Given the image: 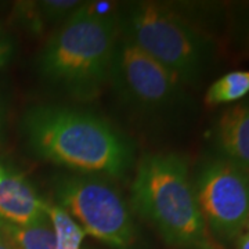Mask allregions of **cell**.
Here are the masks:
<instances>
[{"mask_svg": "<svg viewBox=\"0 0 249 249\" xmlns=\"http://www.w3.org/2000/svg\"><path fill=\"white\" fill-rule=\"evenodd\" d=\"M55 238V249H80L86 232L58 205H50L47 209Z\"/></svg>", "mask_w": 249, "mask_h": 249, "instance_id": "obj_13", "label": "cell"}, {"mask_svg": "<svg viewBox=\"0 0 249 249\" xmlns=\"http://www.w3.org/2000/svg\"><path fill=\"white\" fill-rule=\"evenodd\" d=\"M205 249H212V247H211V245H208V247H206Z\"/></svg>", "mask_w": 249, "mask_h": 249, "instance_id": "obj_19", "label": "cell"}, {"mask_svg": "<svg viewBox=\"0 0 249 249\" xmlns=\"http://www.w3.org/2000/svg\"><path fill=\"white\" fill-rule=\"evenodd\" d=\"M53 193L55 205L86 234L116 249H126L133 244L132 212L108 180L96 175H61L54 180Z\"/></svg>", "mask_w": 249, "mask_h": 249, "instance_id": "obj_5", "label": "cell"}, {"mask_svg": "<svg viewBox=\"0 0 249 249\" xmlns=\"http://www.w3.org/2000/svg\"><path fill=\"white\" fill-rule=\"evenodd\" d=\"M121 32L183 85L202 79L216 58V43L170 6L136 1L119 13Z\"/></svg>", "mask_w": 249, "mask_h": 249, "instance_id": "obj_4", "label": "cell"}, {"mask_svg": "<svg viewBox=\"0 0 249 249\" xmlns=\"http://www.w3.org/2000/svg\"><path fill=\"white\" fill-rule=\"evenodd\" d=\"M108 85L124 106L144 115L169 114L186 100L183 83L122 32Z\"/></svg>", "mask_w": 249, "mask_h": 249, "instance_id": "obj_6", "label": "cell"}, {"mask_svg": "<svg viewBox=\"0 0 249 249\" xmlns=\"http://www.w3.org/2000/svg\"><path fill=\"white\" fill-rule=\"evenodd\" d=\"M0 238H3V222L0 220Z\"/></svg>", "mask_w": 249, "mask_h": 249, "instance_id": "obj_18", "label": "cell"}, {"mask_svg": "<svg viewBox=\"0 0 249 249\" xmlns=\"http://www.w3.org/2000/svg\"><path fill=\"white\" fill-rule=\"evenodd\" d=\"M194 190L206 230L223 242L237 240L249 219L248 170L217 157L199 169Z\"/></svg>", "mask_w": 249, "mask_h": 249, "instance_id": "obj_7", "label": "cell"}, {"mask_svg": "<svg viewBox=\"0 0 249 249\" xmlns=\"http://www.w3.org/2000/svg\"><path fill=\"white\" fill-rule=\"evenodd\" d=\"M0 249H14L4 238H0Z\"/></svg>", "mask_w": 249, "mask_h": 249, "instance_id": "obj_17", "label": "cell"}, {"mask_svg": "<svg viewBox=\"0 0 249 249\" xmlns=\"http://www.w3.org/2000/svg\"><path fill=\"white\" fill-rule=\"evenodd\" d=\"M14 55V43L1 28H0V68L6 67Z\"/></svg>", "mask_w": 249, "mask_h": 249, "instance_id": "obj_14", "label": "cell"}, {"mask_svg": "<svg viewBox=\"0 0 249 249\" xmlns=\"http://www.w3.org/2000/svg\"><path fill=\"white\" fill-rule=\"evenodd\" d=\"M49 204L24 175L0 169V220L29 226L49 219Z\"/></svg>", "mask_w": 249, "mask_h": 249, "instance_id": "obj_8", "label": "cell"}, {"mask_svg": "<svg viewBox=\"0 0 249 249\" xmlns=\"http://www.w3.org/2000/svg\"><path fill=\"white\" fill-rule=\"evenodd\" d=\"M119 37V14L83 3L47 39L39 75L76 101L94 100L109 82Z\"/></svg>", "mask_w": 249, "mask_h": 249, "instance_id": "obj_2", "label": "cell"}, {"mask_svg": "<svg viewBox=\"0 0 249 249\" xmlns=\"http://www.w3.org/2000/svg\"><path fill=\"white\" fill-rule=\"evenodd\" d=\"M249 94V71H232L214 80L206 90L205 101L209 106L230 104Z\"/></svg>", "mask_w": 249, "mask_h": 249, "instance_id": "obj_12", "label": "cell"}, {"mask_svg": "<svg viewBox=\"0 0 249 249\" xmlns=\"http://www.w3.org/2000/svg\"><path fill=\"white\" fill-rule=\"evenodd\" d=\"M219 157L249 172V100L227 108L213 129Z\"/></svg>", "mask_w": 249, "mask_h": 249, "instance_id": "obj_9", "label": "cell"}, {"mask_svg": "<svg viewBox=\"0 0 249 249\" xmlns=\"http://www.w3.org/2000/svg\"><path fill=\"white\" fill-rule=\"evenodd\" d=\"M237 249H249V232L241 234L237 238Z\"/></svg>", "mask_w": 249, "mask_h": 249, "instance_id": "obj_15", "label": "cell"}, {"mask_svg": "<svg viewBox=\"0 0 249 249\" xmlns=\"http://www.w3.org/2000/svg\"><path fill=\"white\" fill-rule=\"evenodd\" d=\"M247 227H248V230H249V219H248V223H247Z\"/></svg>", "mask_w": 249, "mask_h": 249, "instance_id": "obj_20", "label": "cell"}, {"mask_svg": "<svg viewBox=\"0 0 249 249\" xmlns=\"http://www.w3.org/2000/svg\"><path fill=\"white\" fill-rule=\"evenodd\" d=\"M3 126H4V103H3V98L0 96V134L3 130Z\"/></svg>", "mask_w": 249, "mask_h": 249, "instance_id": "obj_16", "label": "cell"}, {"mask_svg": "<svg viewBox=\"0 0 249 249\" xmlns=\"http://www.w3.org/2000/svg\"><path fill=\"white\" fill-rule=\"evenodd\" d=\"M83 3L78 0H45L25 4V17L36 34L52 25H61Z\"/></svg>", "mask_w": 249, "mask_h": 249, "instance_id": "obj_11", "label": "cell"}, {"mask_svg": "<svg viewBox=\"0 0 249 249\" xmlns=\"http://www.w3.org/2000/svg\"><path fill=\"white\" fill-rule=\"evenodd\" d=\"M133 209L178 249H205L206 226L186 160L175 152L144 155L132 184Z\"/></svg>", "mask_w": 249, "mask_h": 249, "instance_id": "obj_3", "label": "cell"}, {"mask_svg": "<svg viewBox=\"0 0 249 249\" xmlns=\"http://www.w3.org/2000/svg\"><path fill=\"white\" fill-rule=\"evenodd\" d=\"M3 238L14 249H55L50 219L29 226L3 223Z\"/></svg>", "mask_w": 249, "mask_h": 249, "instance_id": "obj_10", "label": "cell"}, {"mask_svg": "<svg viewBox=\"0 0 249 249\" xmlns=\"http://www.w3.org/2000/svg\"><path fill=\"white\" fill-rule=\"evenodd\" d=\"M29 151L80 175L118 178L132 169V142L107 119L86 109L37 104L22 116Z\"/></svg>", "mask_w": 249, "mask_h": 249, "instance_id": "obj_1", "label": "cell"}]
</instances>
